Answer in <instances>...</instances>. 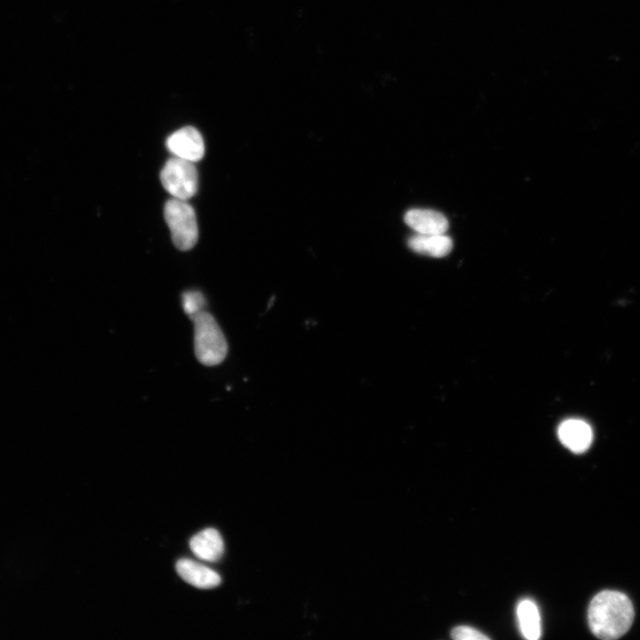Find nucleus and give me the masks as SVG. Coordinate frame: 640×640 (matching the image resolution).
Wrapping results in <instances>:
<instances>
[{
    "mask_svg": "<svg viewBox=\"0 0 640 640\" xmlns=\"http://www.w3.org/2000/svg\"><path fill=\"white\" fill-rule=\"evenodd\" d=\"M634 609L629 598L623 593L604 590L590 602L588 620L591 632L603 640L622 636L630 628Z\"/></svg>",
    "mask_w": 640,
    "mask_h": 640,
    "instance_id": "nucleus-1",
    "label": "nucleus"
},
{
    "mask_svg": "<svg viewBox=\"0 0 640 640\" xmlns=\"http://www.w3.org/2000/svg\"><path fill=\"white\" fill-rule=\"evenodd\" d=\"M194 323V347L197 360L206 366L220 364L226 357L228 344L214 317L201 311L192 319Z\"/></svg>",
    "mask_w": 640,
    "mask_h": 640,
    "instance_id": "nucleus-2",
    "label": "nucleus"
},
{
    "mask_svg": "<svg viewBox=\"0 0 640 640\" xmlns=\"http://www.w3.org/2000/svg\"><path fill=\"white\" fill-rule=\"evenodd\" d=\"M164 213L174 245L181 251L193 248L198 239V226L193 207L187 200L172 197L166 202Z\"/></svg>",
    "mask_w": 640,
    "mask_h": 640,
    "instance_id": "nucleus-3",
    "label": "nucleus"
},
{
    "mask_svg": "<svg viewBox=\"0 0 640 640\" xmlns=\"http://www.w3.org/2000/svg\"><path fill=\"white\" fill-rule=\"evenodd\" d=\"M164 189L173 198L188 200L198 188V173L193 162L176 156L170 158L160 173Z\"/></svg>",
    "mask_w": 640,
    "mask_h": 640,
    "instance_id": "nucleus-4",
    "label": "nucleus"
},
{
    "mask_svg": "<svg viewBox=\"0 0 640 640\" xmlns=\"http://www.w3.org/2000/svg\"><path fill=\"white\" fill-rule=\"evenodd\" d=\"M166 148L176 157L198 162L204 155V143L201 133L194 127H183L166 140Z\"/></svg>",
    "mask_w": 640,
    "mask_h": 640,
    "instance_id": "nucleus-5",
    "label": "nucleus"
},
{
    "mask_svg": "<svg viewBox=\"0 0 640 640\" xmlns=\"http://www.w3.org/2000/svg\"><path fill=\"white\" fill-rule=\"evenodd\" d=\"M561 443L574 453L587 451L593 440L591 427L581 420L570 419L563 421L557 430Z\"/></svg>",
    "mask_w": 640,
    "mask_h": 640,
    "instance_id": "nucleus-6",
    "label": "nucleus"
},
{
    "mask_svg": "<svg viewBox=\"0 0 640 640\" xmlns=\"http://www.w3.org/2000/svg\"><path fill=\"white\" fill-rule=\"evenodd\" d=\"M404 222L418 234H444L448 229L446 217L436 211L429 209H412L406 212Z\"/></svg>",
    "mask_w": 640,
    "mask_h": 640,
    "instance_id": "nucleus-7",
    "label": "nucleus"
},
{
    "mask_svg": "<svg viewBox=\"0 0 640 640\" xmlns=\"http://www.w3.org/2000/svg\"><path fill=\"white\" fill-rule=\"evenodd\" d=\"M176 571L182 580L198 588H213L221 582L216 572L190 559L179 560Z\"/></svg>",
    "mask_w": 640,
    "mask_h": 640,
    "instance_id": "nucleus-8",
    "label": "nucleus"
},
{
    "mask_svg": "<svg viewBox=\"0 0 640 640\" xmlns=\"http://www.w3.org/2000/svg\"><path fill=\"white\" fill-rule=\"evenodd\" d=\"M189 547L198 558L208 562L218 561L224 553L223 540L213 528L205 529L192 537Z\"/></svg>",
    "mask_w": 640,
    "mask_h": 640,
    "instance_id": "nucleus-9",
    "label": "nucleus"
},
{
    "mask_svg": "<svg viewBox=\"0 0 640 640\" xmlns=\"http://www.w3.org/2000/svg\"><path fill=\"white\" fill-rule=\"evenodd\" d=\"M408 246L415 252L432 257H444L452 249V239L444 234H417L408 239Z\"/></svg>",
    "mask_w": 640,
    "mask_h": 640,
    "instance_id": "nucleus-10",
    "label": "nucleus"
},
{
    "mask_svg": "<svg viewBox=\"0 0 640 640\" xmlns=\"http://www.w3.org/2000/svg\"><path fill=\"white\" fill-rule=\"evenodd\" d=\"M519 628L524 638L536 640L540 636V617L537 605L530 599L522 600L516 610Z\"/></svg>",
    "mask_w": 640,
    "mask_h": 640,
    "instance_id": "nucleus-11",
    "label": "nucleus"
},
{
    "mask_svg": "<svg viewBox=\"0 0 640 640\" xmlns=\"http://www.w3.org/2000/svg\"><path fill=\"white\" fill-rule=\"evenodd\" d=\"M206 301L198 291H188L182 294V306L185 313L192 319L197 313L203 311Z\"/></svg>",
    "mask_w": 640,
    "mask_h": 640,
    "instance_id": "nucleus-12",
    "label": "nucleus"
},
{
    "mask_svg": "<svg viewBox=\"0 0 640 640\" xmlns=\"http://www.w3.org/2000/svg\"><path fill=\"white\" fill-rule=\"evenodd\" d=\"M452 638L455 640H486L488 636L477 629L468 626H458L451 631Z\"/></svg>",
    "mask_w": 640,
    "mask_h": 640,
    "instance_id": "nucleus-13",
    "label": "nucleus"
}]
</instances>
